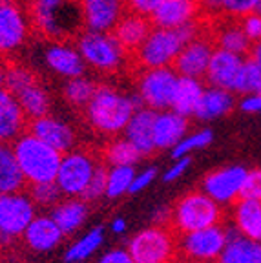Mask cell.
Wrapping results in <instances>:
<instances>
[{"mask_svg": "<svg viewBox=\"0 0 261 263\" xmlns=\"http://www.w3.org/2000/svg\"><path fill=\"white\" fill-rule=\"evenodd\" d=\"M172 223V209L168 206H159L154 210V225L168 227Z\"/></svg>", "mask_w": 261, "mask_h": 263, "instance_id": "f907efd6", "label": "cell"}, {"mask_svg": "<svg viewBox=\"0 0 261 263\" xmlns=\"http://www.w3.org/2000/svg\"><path fill=\"white\" fill-rule=\"evenodd\" d=\"M214 51H216V44L212 41V35L208 31L203 33L192 42L183 46L176 62H174V70L177 71L179 77L203 79L207 75Z\"/></svg>", "mask_w": 261, "mask_h": 263, "instance_id": "5bb4252c", "label": "cell"}, {"mask_svg": "<svg viewBox=\"0 0 261 263\" xmlns=\"http://www.w3.org/2000/svg\"><path fill=\"white\" fill-rule=\"evenodd\" d=\"M192 164V157H181V159H174V163L166 168V172L163 174V181L164 183H174V181L181 179L184 174L188 172Z\"/></svg>", "mask_w": 261, "mask_h": 263, "instance_id": "bcb514c9", "label": "cell"}, {"mask_svg": "<svg viewBox=\"0 0 261 263\" xmlns=\"http://www.w3.org/2000/svg\"><path fill=\"white\" fill-rule=\"evenodd\" d=\"M241 199L261 201V168L249 170L245 185H243V190H241Z\"/></svg>", "mask_w": 261, "mask_h": 263, "instance_id": "7bdbcfd3", "label": "cell"}, {"mask_svg": "<svg viewBox=\"0 0 261 263\" xmlns=\"http://www.w3.org/2000/svg\"><path fill=\"white\" fill-rule=\"evenodd\" d=\"M152 29H154V26H152L150 18L128 11L119 21V24L115 26V29L111 33H114V37L117 39L119 44L123 46L128 53H135L141 48V44L146 41Z\"/></svg>", "mask_w": 261, "mask_h": 263, "instance_id": "d4e9b609", "label": "cell"}, {"mask_svg": "<svg viewBox=\"0 0 261 263\" xmlns=\"http://www.w3.org/2000/svg\"><path fill=\"white\" fill-rule=\"evenodd\" d=\"M84 18V29L111 33L128 13L124 0H79Z\"/></svg>", "mask_w": 261, "mask_h": 263, "instance_id": "9a60e30c", "label": "cell"}, {"mask_svg": "<svg viewBox=\"0 0 261 263\" xmlns=\"http://www.w3.org/2000/svg\"><path fill=\"white\" fill-rule=\"evenodd\" d=\"M79 53L86 66L99 73H117L126 64L128 51L119 44L114 33L84 31L75 41Z\"/></svg>", "mask_w": 261, "mask_h": 263, "instance_id": "5b68a950", "label": "cell"}, {"mask_svg": "<svg viewBox=\"0 0 261 263\" xmlns=\"http://www.w3.org/2000/svg\"><path fill=\"white\" fill-rule=\"evenodd\" d=\"M28 117L18 99L8 90H0V143L13 144L28 130Z\"/></svg>", "mask_w": 261, "mask_h": 263, "instance_id": "ffe728a7", "label": "cell"}, {"mask_svg": "<svg viewBox=\"0 0 261 263\" xmlns=\"http://www.w3.org/2000/svg\"><path fill=\"white\" fill-rule=\"evenodd\" d=\"M102 157L110 166H135L143 159L137 148L124 137H114L104 148Z\"/></svg>", "mask_w": 261, "mask_h": 263, "instance_id": "836d02e7", "label": "cell"}, {"mask_svg": "<svg viewBox=\"0 0 261 263\" xmlns=\"http://www.w3.org/2000/svg\"><path fill=\"white\" fill-rule=\"evenodd\" d=\"M155 177H157V168H155V166H148V168L137 172V174H135V177H134V183H132L130 194L143 192L144 189H148V186L154 183Z\"/></svg>", "mask_w": 261, "mask_h": 263, "instance_id": "7dc6e473", "label": "cell"}, {"mask_svg": "<svg viewBox=\"0 0 261 263\" xmlns=\"http://www.w3.org/2000/svg\"><path fill=\"white\" fill-rule=\"evenodd\" d=\"M126 229H128V223H126V219H124V218H115L114 221L110 223V230L117 236L124 234V232H126Z\"/></svg>", "mask_w": 261, "mask_h": 263, "instance_id": "816d5d0a", "label": "cell"}, {"mask_svg": "<svg viewBox=\"0 0 261 263\" xmlns=\"http://www.w3.org/2000/svg\"><path fill=\"white\" fill-rule=\"evenodd\" d=\"M31 28V16L16 0H0V55L21 49Z\"/></svg>", "mask_w": 261, "mask_h": 263, "instance_id": "7c38bea8", "label": "cell"}, {"mask_svg": "<svg viewBox=\"0 0 261 263\" xmlns=\"http://www.w3.org/2000/svg\"><path fill=\"white\" fill-rule=\"evenodd\" d=\"M188 136V119L174 110H164L155 114L154 121V144L155 150H174Z\"/></svg>", "mask_w": 261, "mask_h": 263, "instance_id": "44dd1931", "label": "cell"}, {"mask_svg": "<svg viewBox=\"0 0 261 263\" xmlns=\"http://www.w3.org/2000/svg\"><path fill=\"white\" fill-rule=\"evenodd\" d=\"M134 166H110L108 168V183H106V197L115 199L124 194H130L132 183L135 177Z\"/></svg>", "mask_w": 261, "mask_h": 263, "instance_id": "8d00e7d4", "label": "cell"}, {"mask_svg": "<svg viewBox=\"0 0 261 263\" xmlns=\"http://www.w3.org/2000/svg\"><path fill=\"white\" fill-rule=\"evenodd\" d=\"M184 42L177 29L154 28L146 41L134 53V62L141 70L155 68H174L177 55L183 49Z\"/></svg>", "mask_w": 261, "mask_h": 263, "instance_id": "8992f818", "label": "cell"}, {"mask_svg": "<svg viewBox=\"0 0 261 263\" xmlns=\"http://www.w3.org/2000/svg\"><path fill=\"white\" fill-rule=\"evenodd\" d=\"M249 170L234 164L225 168L214 170L203 179V192L208 197H212L217 205H236L241 199V190L245 185Z\"/></svg>", "mask_w": 261, "mask_h": 263, "instance_id": "4fadbf2b", "label": "cell"}, {"mask_svg": "<svg viewBox=\"0 0 261 263\" xmlns=\"http://www.w3.org/2000/svg\"><path fill=\"white\" fill-rule=\"evenodd\" d=\"M28 132L61 154L71 152L77 141L73 128L53 115H44L41 119L29 121Z\"/></svg>", "mask_w": 261, "mask_h": 263, "instance_id": "2e32d148", "label": "cell"}, {"mask_svg": "<svg viewBox=\"0 0 261 263\" xmlns=\"http://www.w3.org/2000/svg\"><path fill=\"white\" fill-rule=\"evenodd\" d=\"M99 84H95V81H91L90 77H77V79H69L64 84V99L66 103L71 104L75 108H84L90 104V101L94 99L95 91H97Z\"/></svg>", "mask_w": 261, "mask_h": 263, "instance_id": "e575fe53", "label": "cell"}, {"mask_svg": "<svg viewBox=\"0 0 261 263\" xmlns=\"http://www.w3.org/2000/svg\"><path fill=\"white\" fill-rule=\"evenodd\" d=\"M179 75L174 68L141 70L137 77V97L144 108L164 111L172 108Z\"/></svg>", "mask_w": 261, "mask_h": 263, "instance_id": "9c48e42d", "label": "cell"}, {"mask_svg": "<svg viewBox=\"0 0 261 263\" xmlns=\"http://www.w3.org/2000/svg\"><path fill=\"white\" fill-rule=\"evenodd\" d=\"M97 263H135V261L132 259L128 249H111V251L104 252L99 258Z\"/></svg>", "mask_w": 261, "mask_h": 263, "instance_id": "c3c4849f", "label": "cell"}, {"mask_svg": "<svg viewBox=\"0 0 261 263\" xmlns=\"http://www.w3.org/2000/svg\"><path fill=\"white\" fill-rule=\"evenodd\" d=\"M102 241H104V230H102V227H95V229L88 230L84 236H81L77 241L68 247L64 259L68 263L86 261V259L91 258L101 249Z\"/></svg>", "mask_w": 261, "mask_h": 263, "instance_id": "d6a6232c", "label": "cell"}, {"mask_svg": "<svg viewBox=\"0 0 261 263\" xmlns=\"http://www.w3.org/2000/svg\"><path fill=\"white\" fill-rule=\"evenodd\" d=\"M6 88V66L0 64V90Z\"/></svg>", "mask_w": 261, "mask_h": 263, "instance_id": "db71d44e", "label": "cell"}, {"mask_svg": "<svg viewBox=\"0 0 261 263\" xmlns=\"http://www.w3.org/2000/svg\"><path fill=\"white\" fill-rule=\"evenodd\" d=\"M232 223L241 236L261 243V201L239 199L232 209Z\"/></svg>", "mask_w": 261, "mask_h": 263, "instance_id": "4316f807", "label": "cell"}, {"mask_svg": "<svg viewBox=\"0 0 261 263\" xmlns=\"http://www.w3.org/2000/svg\"><path fill=\"white\" fill-rule=\"evenodd\" d=\"M261 0H219V9L223 18L241 21L243 16L256 13Z\"/></svg>", "mask_w": 261, "mask_h": 263, "instance_id": "ab89813d", "label": "cell"}, {"mask_svg": "<svg viewBox=\"0 0 261 263\" xmlns=\"http://www.w3.org/2000/svg\"><path fill=\"white\" fill-rule=\"evenodd\" d=\"M124 2H126V8L130 13L150 18L159 9V6L163 4L164 0H124Z\"/></svg>", "mask_w": 261, "mask_h": 263, "instance_id": "f6af8a7d", "label": "cell"}, {"mask_svg": "<svg viewBox=\"0 0 261 263\" xmlns=\"http://www.w3.org/2000/svg\"><path fill=\"white\" fill-rule=\"evenodd\" d=\"M204 90L201 79H190V77H179L177 81L176 93H174V101H172V108L176 114L183 115V117H190L196 114L199 101L203 97Z\"/></svg>", "mask_w": 261, "mask_h": 263, "instance_id": "f546056e", "label": "cell"}, {"mask_svg": "<svg viewBox=\"0 0 261 263\" xmlns=\"http://www.w3.org/2000/svg\"><path fill=\"white\" fill-rule=\"evenodd\" d=\"M201 18L199 0H164L150 16L154 28L177 29Z\"/></svg>", "mask_w": 261, "mask_h": 263, "instance_id": "ac0fdd59", "label": "cell"}, {"mask_svg": "<svg viewBox=\"0 0 261 263\" xmlns=\"http://www.w3.org/2000/svg\"><path fill=\"white\" fill-rule=\"evenodd\" d=\"M216 263H261V243L229 230V241Z\"/></svg>", "mask_w": 261, "mask_h": 263, "instance_id": "83f0119b", "label": "cell"}, {"mask_svg": "<svg viewBox=\"0 0 261 263\" xmlns=\"http://www.w3.org/2000/svg\"><path fill=\"white\" fill-rule=\"evenodd\" d=\"M11 146L22 176L29 186L55 183L64 154L48 146L41 139L31 136L29 132L18 137Z\"/></svg>", "mask_w": 261, "mask_h": 263, "instance_id": "3957f363", "label": "cell"}, {"mask_svg": "<svg viewBox=\"0 0 261 263\" xmlns=\"http://www.w3.org/2000/svg\"><path fill=\"white\" fill-rule=\"evenodd\" d=\"M221 218H223L221 205H217L203 190H196L184 194L176 203V206L172 209L170 225L183 236L221 225Z\"/></svg>", "mask_w": 261, "mask_h": 263, "instance_id": "277c9868", "label": "cell"}, {"mask_svg": "<svg viewBox=\"0 0 261 263\" xmlns=\"http://www.w3.org/2000/svg\"><path fill=\"white\" fill-rule=\"evenodd\" d=\"M229 241V230L223 225L197 230L190 234H183L179 239V249L187 259L194 263H212L217 261Z\"/></svg>", "mask_w": 261, "mask_h": 263, "instance_id": "8fae6325", "label": "cell"}, {"mask_svg": "<svg viewBox=\"0 0 261 263\" xmlns=\"http://www.w3.org/2000/svg\"><path fill=\"white\" fill-rule=\"evenodd\" d=\"M44 62L55 75L64 77L66 81L82 77L86 71V62L82 61L77 46L68 42H51L46 46Z\"/></svg>", "mask_w": 261, "mask_h": 263, "instance_id": "e0dca14e", "label": "cell"}, {"mask_svg": "<svg viewBox=\"0 0 261 263\" xmlns=\"http://www.w3.org/2000/svg\"><path fill=\"white\" fill-rule=\"evenodd\" d=\"M64 239L62 230L59 229V225L53 221L51 216H37L33 219L31 225L28 227V230L22 236V241L26 243L28 249H31L33 252H51L55 251Z\"/></svg>", "mask_w": 261, "mask_h": 263, "instance_id": "7402d4cb", "label": "cell"}, {"mask_svg": "<svg viewBox=\"0 0 261 263\" xmlns=\"http://www.w3.org/2000/svg\"><path fill=\"white\" fill-rule=\"evenodd\" d=\"M257 13H259V15H261V2H259V8H257Z\"/></svg>", "mask_w": 261, "mask_h": 263, "instance_id": "11a10c76", "label": "cell"}, {"mask_svg": "<svg viewBox=\"0 0 261 263\" xmlns=\"http://www.w3.org/2000/svg\"><path fill=\"white\" fill-rule=\"evenodd\" d=\"M239 26H241V29H243V33L247 35V39H249L252 44L261 41V15L257 11L243 16L239 21Z\"/></svg>", "mask_w": 261, "mask_h": 263, "instance_id": "ee69618b", "label": "cell"}, {"mask_svg": "<svg viewBox=\"0 0 261 263\" xmlns=\"http://www.w3.org/2000/svg\"><path fill=\"white\" fill-rule=\"evenodd\" d=\"M210 35H212V41L216 44V48L230 51V53H236L239 57H249L250 49H252V42L243 33L239 21H230V18L216 21Z\"/></svg>", "mask_w": 261, "mask_h": 263, "instance_id": "cb8c5ba5", "label": "cell"}, {"mask_svg": "<svg viewBox=\"0 0 261 263\" xmlns=\"http://www.w3.org/2000/svg\"><path fill=\"white\" fill-rule=\"evenodd\" d=\"M243 62H245V57H239L236 53L216 48L212 59H210L204 79H207V82L212 88H221V90L232 91L234 93L237 75H239Z\"/></svg>", "mask_w": 261, "mask_h": 263, "instance_id": "d6986e66", "label": "cell"}, {"mask_svg": "<svg viewBox=\"0 0 261 263\" xmlns=\"http://www.w3.org/2000/svg\"><path fill=\"white\" fill-rule=\"evenodd\" d=\"M128 252L135 263H172L177 241L168 227L152 225L139 230L128 241Z\"/></svg>", "mask_w": 261, "mask_h": 263, "instance_id": "52a82bcc", "label": "cell"}, {"mask_svg": "<svg viewBox=\"0 0 261 263\" xmlns=\"http://www.w3.org/2000/svg\"><path fill=\"white\" fill-rule=\"evenodd\" d=\"M97 166L99 163L91 152L71 150L62 156L55 185L64 197H82Z\"/></svg>", "mask_w": 261, "mask_h": 263, "instance_id": "30bf717a", "label": "cell"}, {"mask_svg": "<svg viewBox=\"0 0 261 263\" xmlns=\"http://www.w3.org/2000/svg\"><path fill=\"white\" fill-rule=\"evenodd\" d=\"M157 111L150 110V108H139L134 114V117L128 123L126 130L123 132L124 139H128L139 154L143 157H148L155 152L154 144V121Z\"/></svg>", "mask_w": 261, "mask_h": 263, "instance_id": "603a6c76", "label": "cell"}, {"mask_svg": "<svg viewBox=\"0 0 261 263\" xmlns=\"http://www.w3.org/2000/svg\"><path fill=\"white\" fill-rule=\"evenodd\" d=\"M249 57L252 59V61L256 62V64L261 66V41L254 42L252 49H250V53H249Z\"/></svg>", "mask_w": 261, "mask_h": 263, "instance_id": "f5cc1de1", "label": "cell"}, {"mask_svg": "<svg viewBox=\"0 0 261 263\" xmlns=\"http://www.w3.org/2000/svg\"><path fill=\"white\" fill-rule=\"evenodd\" d=\"M29 197L37 206H51L53 209L61 201V190L57 189L55 183H44V185H33L29 186Z\"/></svg>", "mask_w": 261, "mask_h": 263, "instance_id": "60d3db41", "label": "cell"}, {"mask_svg": "<svg viewBox=\"0 0 261 263\" xmlns=\"http://www.w3.org/2000/svg\"><path fill=\"white\" fill-rule=\"evenodd\" d=\"M18 103H21L22 110H24L28 121L41 119L44 115H49V106H51V99L49 93L41 82H33L31 86L22 90L16 95Z\"/></svg>", "mask_w": 261, "mask_h": 263, "instance_id": "1f68e13d", "label": "cell"}, {"mask_svg": "<svg viewBox=\"0 0 261 263\" xmlns=\"http://www.w3.org/2000/svg\"><path fill=\"white\" fill-rule=\"evenodd\" d=\"M0 64H2V55H0Z\"/></svg>", "mask_w": 261, "mask_h": 263, "instance_id": "9f6ffc18", "label": "cell"}, {"mask_svg": "<svg viewBox=\"0 0 261 263\" xmlns=\"http://www.w3.org/2000/svg\"><path fill=\"white\" fill-rule=\"evenodd\" d=\"M234 104H236V99H234L232 91L210 86L204 90L194 117L199 121H216L230 114Z\"/></svg>", "mask_w": 261, "mask_h": 263, "instance_id": "f1b7e54d", "label": "cell"}, {"mask_svg": "<svg viewBox=\"0 0 261 263\" xmlns=\"http://www.w3.org/2000/svg\"><path fill=\"white\" fill-rule=\"evenodd\" d=\"M106 183H108V168L99 164L94 177L90 181V185L84 190L81 199H84L86 203H94L97 199H101L102 196H106Z\"/></svg>", "mask_w": 261, "mask_h": 263, "instance_id": "b9f144b4", "label": "cell"}, {"mask_svg": "<svg viewBox=\"0 0 261 263\" xmlns=\"http://www.w3.org/2000/svg\"><path fill=\"white\" fill-rule=\"evenodd\" d=\"M214 141L212 130L208 128H201V130L194 132V134H188L181 139V143L177 146H174L172 150V157L174 159H181V157H190L197 150H203V148L210 146Z\"/></svg>", "mask_w": 261, "mask_h": 263, "instance_id": "74e56055", "label": "cell"}, {"mask_svg": "<svg viewBox=\"0 0 261 263\" xmlns=\"http://www.w3.org/2000/svg\"><path fill=\"white\" fill-rule=\"evenodd\" d=\"M37 216V205L29 194H0V243L6 245L22 238Z\"/></svg>", "mask_w": 261, "mask_h": 263, "instance_id": "ba28073f", "label": "cell"}, {"mask_svg": "<svg viewBox=\"0 0 261 263\" xmlns=\"http://www.w3.org/2000/svg\"><path fill=\"white\" fill-rule=\"evenodd\" d=\"M88 203L81 197H64L51 209V218L59 225L64 236L75 234L88 219Z\"/></svg>", "mask_w": 261, "mask_h": 263, "instance_id": "484cf974", "label": "cell"}, {"mask_svg": "<svg viewBox=\"0 0 261 263\" xmlns=\"http://www.w3.org/2000/svg\"><path fill=\"white\" fill-rule=\"evenodd\" d=\"M31 24L49 42H68L84 31L79 0H33Z\"/></svg>", "mask_w": 261, "mask_h": 263, "instance_id": "7a4b0ae2", "label": "cell"}, {"mask_svg": "<svg viewBox=\"0 0 261 263\" xmlns=\"http://www.w3.org/2000/svg\"><path fill=\"white\" fill-rule=\"evenodd\" d=\"M33 82H37V77L33 75L31 70H28L22 64H8L6 66V90L9 93L16 95L28 86H31Z\"/></svg>", "mask_w": 261, "mask_h": 263, "instance_id": "f35d334b", "label": "cell"}, {"mask_svg": "<svg viewBox=\"0 0 261 263\" xmlns=\"http://www.w3.org/2000/svg\"><path fill=\"white\" fill-rule=\"evenodd\" d=\"M139 108H143V104L137 95H128L114 86L102 84L86 106V119L95 132L108 137H117L126 130Z\"/></svg>", "mask_w": 261, "mask_h": 263, "instance_id": "6da1fadb", "label": "cell"}, {"mask_svg": "<svg viewBox=\"0 0 261 263\" xmlns=\"http://www.w3.org/2000/svg\"><path fill=\"white\" fill-rule=\"evenodd\" d=\"M24 186L26 179L16 163L13 146L0 143V194L22 192Z\"/></svg>", "mask_w": 261, "mask_h": 263, "instance_id": "4dcf8cb0", "label": "cell"}, {"mask_svg": "<svg viewBox=\"0 0 261 263\" xmlns=\"http://www.w3.org/2000/svg\"><path fill=\"white\" fill-rule=\"evenodd\" d=\"M234 93H239L243 97L261 93V66L256 64L250 57H247L243 66H241Z\"/></svg>", "mask_w": 261, "mask_h": 263, "instance_id": "d590c367", "label": "cell"}, {"mask_svg": "<svg viewBox=\"0 0 261 263\" xmlns=\"http://www.w3.org/2000/svg\"><path fill=\"white\" fill-rule=\"evenodd\" d=\"M239 108L247 114H261V93L243 97L239 101Z\"/></svg>", "mask_w": 261, "mask_h": 263, "instance_id": "681fc988", "label": "cell"}]
</instances>
